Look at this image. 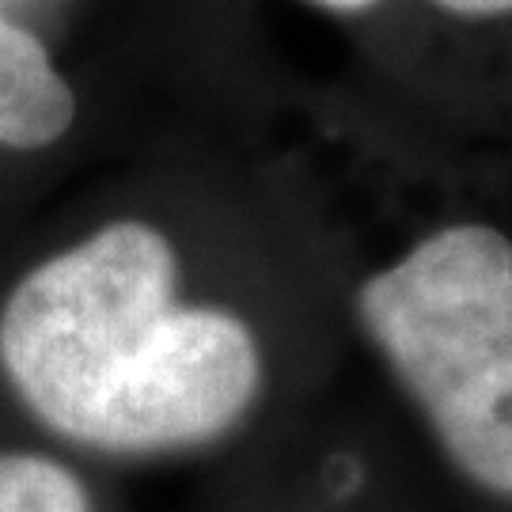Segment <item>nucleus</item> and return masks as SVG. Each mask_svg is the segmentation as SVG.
Here are the masks:
<instances>
[{
    "instance_id": "f03ea898",
    "label": "nucleus",
    "mask_w": 512,
    "mask_h": 512,
    "mask_svg": "<svg viewBox=\"0 0 512 512\" xmlns=\"http://www.w3.org/2000/svg\"><path fill=\"white\" fill-rule=\"evenodd\" d=\"M357 315L425 410L440 448L512 497V243L452 224L357 289Z\"/></svg>"
},
{
    "instance_id": "7ed1b4c3",
    "label": "nucleus",
    "mask_w": 512,
    "mask_h": 512,
    "mask_svg": "<svg viewBox=\"0 0 512 512\" xmlns=\"http://www.w3.org/2000/svg\"><path fill=\"white\" fill-rule=\"evenodd\" d=\"M76 118V95L46 46L0 16V148L31 152L54 145Z\"/></svg>"
},
{
    "instance_id": "f257e3e1",
    "label": "nucleus",
    "mask_w": 512,
    "mask_h": 512,
    "mask_svg": "<svg viewBox=\"0 0 512 512\" xmlns=\"http://www.w3.org/2000/svg\"><path fill=\"white\" fill-rule=\"evenodd\" d=\"M175 247L118 220L61 251L0 308V368L42 425L84 448L145 456L220 437L262 387L251 327L175 296Z\"/></svg>"
},
{
    "instance_id": "39448f33",
    "label": "nucleus",
    "mask_w": 512,
    "mask_h": 512,
    "mask_svg": "<svg viewBox=\"0 0 512 512\" xmlns=\"http://www.w3.org/2000/svg\"><path fill=\"white\" fill-rule=\"evenodd\" d=\"M437 4L440 12L459 19H497V16H512V0H429Z\"/></svg>"
},
{
    "instance_id": "423d86ee",
    "label": "nucleus",
    "mask_w": 512,
    "mask_h": 512,
    "mask_svg": "<svg viewBox=\"0 0 512 512\" xmlns=\"http://www.w3.org/2000/svg\"><path fill=\"white\" fill-rule=\"evenodd\" d=\"M311 4L330 8V12H368V8L380 4V0H311Z\"/></svg>"
},
{
    "instance_id": "20e7f679",
    "label": "nucleus",
    "mask_w": 512,
    "mask_h": 512,
    "mask_svg": "<svg viewBox=\"0 0 512 512\" xmlns=\"http://www.w3.org/2000/svg\"><path fill=\"white\" fill-rule=\"evenodd\" d=\"M0 512H92L73 471L27 452H0Z\"/></svg>"
}]
</instances>
